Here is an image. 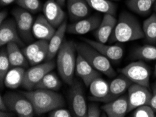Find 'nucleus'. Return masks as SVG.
<instances>
[{"mask_svg":"<svg viewBox=\"0 0 156 117\" xmlns=\"http://www.w3.org/2000/svg\"><path fill=\"white\" fill-rule=\"evenodd\" d=\"M144 37L142 27L137 19L126 11L120 13L116 25L111 35V42L124 43Z\"/></svg>","mask_w":156,"mask_h":117,"instance_id":"1","label":"nucleus"},{"mask_svg":"<svg viewBox=\"0 0 156 117\" xmlns=\"http://www.w3.org/2000/svg\"><path fill=\"white\" fill-rule=\"evenodd\" d=\"M23 95L30 100L35 114L38 115L50 112L65 104L63 97L55 90L36 89L23 93Z\"/></svg>","mask_w":156,"mask_h":117,"instance_id":"2","label":"nucleus"},{"mask_svg":"<svg viewBox=\"0 0 156 117\" xmlns=\"http://www.w3.org/2000/svg\"><path fill=\"white\" fill-rule=\"evenodd\" d=\"M76 44L72 41H64L58 53L57 67L58 72L64 82L72 85L74 82V75L76 64L75 51Z\"/></svg>","mask_w":156,"mask_h":117,"instance_id":"3","label":"nucleus"},{"mask_svg":"<svg viewBox=\"0 0 156 117\" xmlns=\"http://www.w3.org/2000/svg\"><path fill=\"white\" fill-rule=\"evenodd\" d=\"M78 54H80L93 67L94 69L108 76L114 77L116 72L108 59L104 55L87 44V43H79L76 44Z\"/></svg>","mask_w":156,"mask_h":117,"instance_id":"4","label":"nucleus"},{"mask_svg":"<svg viewBox=\"0 0 156 117\" xmlns=\"http://www.w3.org/2000/svg\"><path fill=\"white\" fill-rule=\"evenodd\" d=\"M119 71L132 83L149 87L151 70L143 61L132 62L123 68L120 69Z\"/></svg>","mask_w":156,"mask_h":117,"instance_id":"5","label":"nucleus"},{"mask_svg":"<svg viewBox=\"0 0 156 117\" xmlns=\"http://www.w3.org/2000/svg\"><path fill=\"white\" fill-rule=\"evenodd\" d=\"M4 99L9 110L17 114L20 117H33L35 112L34 107L25 95L23 96L16 93L8 92L4 95Z\"/></svg>","mask_w":156,"mask_h":117,"instance_id":"6","label":"nucleus"},{"mask_svg":"<svg viewBox=\"0 0 156 117\" xmlns=\"http://www.w3.org/2000/svg\"><path fill=\"white\" fill-rule=\"evenodd\" d=\"M55 62L53 60H48L43 64L33 65L31 68L25 70L24 80L22 86L25 89L31 90L34 88L42 78L55 68Z\"/></svg>","mask_w":156,"mask_h":117,"instance_id":"7","label":"nucleus"},{"mask_svg":"<svg viewBox=\"0 0 156 117\" xmlns=\"http://www.w3.org/2000/svg\"><path fill=\"white\" fill-rule=\"evenodd\" d=\"M152 93L148 90L147 87L132 83L127 89V98H128L129 109L128 112H131L138 107L150 104Z\"/></svg>","mask_w":156,"mask_h":117,"instance_id":"8","label":"nucleus"},{"mask_svg":"<svg viewBox=\"0 0 156 117\" xmlns=\"http://www.w3.org/2000/svg\"><path fill=\"white\" fill-rule=\"evenodd\" d=\"M71 86L69 98L72 111L76 116L86 117L87 107L81 84L76 80H74Z\"/></svg>","mask_w":156,"mask_h":117,"instance_id":"9","label":"nucleus"},{"mask_svg":"<svg viewBox=\"0 0 156 117\" xmlns=\"http://www.w3.org/2000/svg\"><path fill=\"white\" fill-rule=\"evenodd\" d=\"M11 42L16 43L19 46L24 45L19 35L16 20L9 19L0 25V46H3Z\"/></svg>","mask_w":156,"mask_h":117,"instance_id":"10","label":"nucleus"},{"mask_svg":"<svg viewBox=\"0 0 156 117\" xmlns=\"http://www.w3.org/2000/svg\"><path fill=\"white\" fill-rule=\"evenodd\" d=\"M101 20V16L99 15L83 18L68 25L67 32L73 35H86L98 29Z\"/></svg>","mask_w":156,"mask_h":117,"instance_id":"11","label":"nucleus"},{"mask_svg":"<svg viewBox=\"0 0 156 117\" xmlns=\"http://www.w3.org/2000/svg\"><path fill=\"white\" fill-rule=\"evenodd\" d=\"M75 72L87 87H88L95 79L101 76V72L94 69L80 54H78L76 58Z\"/></svg>","mask_w":156,"mask_h":117,"instance_id":"12","label":"nucleus"},{"mask_svg":"<svg viewBox=\"0 0 156 117\" xmlns=\"http://www.w3.org/2000/svg\"><path fill=\"white\" fill-rule=\"evenodd\" d=\"M44 16L54 27L58 28L62 25L65 19V11L55 0H48L43 7Z\"/></svg>","mask_w":156,"mask_h":117,"instance_id":"13","label":"nucleus"},{"mask_svg":"<svg viewBox=\"0 0 156 117\" xmlns=\"http://www.w3.org/2000/svg\"><path fill=\"white\" fill-rule=\"evenodd\" d=\"M132 83H133L128 78L121 74V75L117 76L111 82L108 95L101 100L100 102H109L120 97L128 89Z\"/></svg>","mask_w":156,"mask_h":117,"instance_id":"14","label":"nucleus"},{"mask_svg":"<svg viewBox=\"0 0 156 117\" xmlns=\"http://www.w3.org/2000/svg\"><path fill=\"white\" fill-rule=\"evenodd\" d=\"M84 41L112 61H119L123 56V49L118 45H106L105 43L88 39H85Z\"/></svg>","mask_w":156,"mask_h":117,"instance_id":"15","label":"nucleus"},{"mask_svg":"<svg viewBox=\"0 0 156 117\" xmlns=\"http://www.w3.org/2000/svg\"><path fill=\"white\" fill-rule=\"evenodd\" d=\"M56 32L55 28L44 15H39L32 26L33 35L38 39L49 41Z\"/></svg>","mask_w":156,"mask_h":117,"instance_id":"16","label":"nucleus"},{"mask_svg":"<svg viewBox=\"0 0 156 117\" xmlns=\"http://www.w3.org/2000/svg\"><path fill=\"white\" fill-rule=\"evenodd\" d=\"M117 21L114 16L108 13L105 14L98 29L94 30V36L97 40L106 44L111 37V35L116 25Z\"/></svg>","mask_w":156,"mask_h":117,"instance_id":"17","label":"nucleus"},{"mask_svg":"<svg viewBox=\"0 0 156 117\" xmlns=\"http://www.w3.org/2000/svg\"><path fill=\"white\" fill-rule=\"evenodd\" d=\"M128 109L127 95H121L114 100L106 102L102 107L108 117H124L128 112Z\"/></svg>","mask_w":156,"mask_h":117,"instance_id":"18","label":"nucleus"},{"mask_svg":"<svg viewBox=\"0 0 156 117\" xmlns=\"http://www.w3.org/2000/svg\"><path fill=\"white\" fill-rule=\"evenodd\" d=\"M67 6L69 18L74 21L86 18L90 12V6L86 0H67Z\"/></svg>","mask_w":156,"mask_h":117,"instance_id":"19","label":"nucleus"},{"mask_svg":"<svg viewBox=\"0 0 156 117\" xmlns=\"http://www.w3.org/2000/svg\"><path fill=\"white\" fill-rule=\"evenodd\" d=\"M67 24L66 21H64L63 23L57 29L56 32L48 42V53L47 56L46 60H52L55 56L58 54L59 50L64 42L65 33L67 32Z\"/></svg>","mask_w":156,"mask_h":117,"instance_id":"20","label":"nucleus"},{"mask_svg":"<svg viewBox=\"0 0 156 117\" xmlns=\"http://www.w3.org/2000/svg\"><path fill=\"white\" fill-rule=\"evenodd\" d=\"M6 50L11 66L21 68L27 66L28 60L23 53V51H20L18 44L13 42L9 43L6 45Z\"/></svg>","mask_w":156,"mask_h":117,"instance_id":"21","label":"nucleus"},{"mask_svg":"<svg viewBox=\"0 0 156 117\" xmlns=\"http://www.w3.org/2000/svg\"><path fill=\"white\" fill-rule=\"evenodd\" d=\"M25 70L21 67H13L9 70L4 79V85L11 89H16L22 86Z\"/></svg>","mask_w":156,"mask_h":117,"instance_id":"22","label":"nucleus"},{"mask_svg":"<svg viewBox=\"0 0 156 117\" xmlns=\"http://www.w3.org/2000/svg\"><path fill=\"white\" fill-rule=\"evenodd\" d=\"M90 92L93 95L91 100L100 102L106 96L109 91V84L102 78H97L89 86Z\"/></svg>","mask_w":156,"mask_h":117,"instance_id":"23","label":"nucleus"},{"mask_svg":"<svg viewBox=\"0 0 156 117\" xmlns=\"http://www.w3.org/2000/svg\"><path fill=\"white\" fill-rule=\"evenodd\" d=\"M156 0H127V6L134 13L146 16L150 13Z\"/></svg>","mask_w":156,"mask_h":117,"instance_id":"24","label":"nucleus"},{"mask_svg":"<svg viewBox=\"0 0 156 117\" xmlns=\"http://www.w3.org/2000/svg\"><path fill=\"white\" fill-rule=\"evenodd\" d=\"M91 9L103 13H108L115 16L117 12V6L111 0H86Z\"/></svg>","mask_w":156,"mask_h":117,"instance_id":"25","label":"nucleus"},{"mask_svg":"<svg viewBox=\"0 0 156 117\" xmlns=\"http://www.w3.org/2000/svg\"><path fill=\"white\" fill-rule=\"evenodd\" d=\"M62 83L55 73L48 72L46 74L41 81L35 86V89H46L58 90L61 87Z\"/></svg>","mask_w":156,"mask_h":117,"instance_id":"26","label":"nucleus"},{"mask_svg":"<svg viewBox=\"0 0 156 117\" xmlns=\"http://www.w3.org/2000/svg\"><path fill=\"white\" fill-rule=\"evenodd\" d=\"M142 29L146 39L151 44H156V13H153L144 21Z\"/></svg>","mask_w":156,"mask_h":117,"instance_id":"27","label":"nucleus"},{"mask_svg":"<svg viewBox=\"0 0 156 117\" xmlns=\"http://www.w3.org/2000/svg\"><path fill=\"white\" fill-rule=\"evenodd\" d=\"M134 57L144 60H155L156 47L152 45H144L138 47L134 52Z\"/></svg>","mask_w":156,"mask_h":117,"instance_id":"28","label":"nucleus"},{"mask_svg":"<svg viewBox=\"0 0 156 117\" xmlns=\"http://www.w3.org/2000/svg\"><path fill=\"white\" fill-rule=\"evenodd\" d=\"M48 44V42L46 40L39 39L38 41L35 42L34 43H32V44H30L29 46L25 47L23 50V51L25 57L28 60V62L30 63L32 60V58L36 56L37 53H39L40 50Z\"/></svg>","mask_w":156,"mask_h":117,"instance_id":"29","label":"nucleus"},{"mask_svg":"<svg viewBox=\"0 0 156 117\" xmlns=\"http://www.w3.org/2000/svg\"><path fill=\"white\" fill-rule=\"evenodd\" d=\"M11 63L7 53L6 48L2 49L0 52V82H1V86H3L4 83V79L6 74L10 70Z\"/></svg>","mask_w":156,"mask_h":117,"instance_id":"30","label":"nucleus"},{"mask_svg":"<svg viewBox=\"0 0 156 117\" xmlns=\"http://www.w3.org/2000/svg\"><path fill=\"white\" fill-rule=\"evenodd\" d=\"M19 35L22 39L26 42H29L32 40V26L33 25L29 23L25 22L20 19H15Z\"/></svg>","mask_w":156,"mask_h":117,"instance_id":"31","label":"nucleus"},{"mask_svg":"<svg viewBox=\"0 0 156 117\" xmlns=\"http://www.w3.org/2000/svg\"><path fill=\"white\" fill-rule=\"evenodd\" d=\"M17 4L21 8L25 9L32 13H37L41 6L39 0H17Z\"/></svg>","mask_w":156,"mask_h":117,"instance_id":"32","label":"nucleus"},{"mask_svg":"<svg viewBox=\"0 0 156 117\" xmlns=\"http://www.w3.org/2000/svg\"><path fill=\"white\" fill-rule=\"evenodd\" d=\"M12 14L15 19H20L25 22L29 23L33 25L34 24V18L29 11L26 10L23 8L14 9L12 11Z\"/></svg>","mask_w":156,"mask_h":117,"instance_id":"33","label":"nucleus"},{"mask_svg":"<svg viewBox=\"0 0 156 117\" xmlns=\"http://www.w3.org/2000/svg\"><path fill=\"white\" fill-rule=\"evenodd\" d=\"M132 116L133 117H154L155 111L148 104H144L134 109Z\"/></svg>","mask_w":156,"mask_h":117,"instance_id":"34","label":"nucleus"},{"mask_svg":"<svg viewBox=\"0 0 156 117\" xmlns=\"http://www.w3.org/2000/svg\"><path fill=\"white\" fill-rule=\"evenodd\" d=\"M49 117H71V114L69 110L67 109H63L62 107H59L55 109H53V111L50 112L48 114Z\"/></svg>","mask_w":156,"mask_h":117,"instance_id":"35","label":"nucleus"},{"mask_svg":"<svg viewBox=\"0 0 156 117\" xmlns=\"http://www.w3.org/2000/svg\"><path fill=\"white\" fill-rule=\"evenodd\" d=\"M87 117H100L101 116V110L95 104H90L87 109Z\"/></svg>","mask_w":156,"mask_h":117,"instance_id":"36","label":"nucleus"},{"mask_svg":"<svg viewBox=\"0 0 156 117\" xmlns=\"http://www.w3.org/2000/svg\"><path fill=\"white\" fill-rule=\"evenodd\" d=\"M149 105L152 107L153 110L156 112V82L152 86V96Z\"/></svg>","mask_w":156,"mask_h":117,"instance_id":"37","label":"nucleus"},{"mask_svg":"<svg viewBox=\"0 0 156 117\" xmlns=\"http://www.w3.org/2000/svg\"><path fill=\"white\" fill-rule=\"evenodd\" d=\"M0 110L2 111H8V107H7L5 100H4V97L2 96L0 97Z\"/></svg>","mask_w":156,"mask_h":117,"instance_id":"38","label":"nucleus"},{"mask_svg":"<svg viewBox=\"0 0 156 117\" xmlns=\"http://www.w3.org/2000/svg\"><path fill=\"white\" fill-rule=\"evenodd\" d=\"M16 1H17V0H0V4H1L2 6H5L12 4L13 2Z\"/></svg>","mask_w":156,"mask_h":117,"instance_id":"39","label":"nucleus"},{"mask_svg":"<svg viewBox=\"0 0 156 117\" xmlns=\"http://www.w3.org/2000/svg\"><path fill=\"white\" fill-rule=\"evenodd\" d=\"M13 116V113L8 112V111L0 110V116L1 117H11Z\"/></svg>","mask_w":156,"mask_h":117,"instance_id":"40","label":"nucleus"},{"mask_svg":"<svg viewBox=\"0 0 156 117\" xmlns=\"http://www.w3.org/2000/svg\"><path fill=\"white\" fill-rule=\"evenodd\" d=\"M7 16V12L6 11H2L0 13V25L5 20Z\"/></svg>","mask_w":156,"mask_h":117,"instance_id":"41","label":"nucleus"},{"mask_svg":"<svg viewBox=\"0 0 156 117\" xmlns=\"http://www.w3.org/2000/svg\"><path fill=\"white\" fill-rule=\"evenodd\" d=\"M56 1H57V2H58L59 4H60L61 6H63L64 5H65V3L66 0H56Z\"/></svg>","mask_w":156,"mask_h":117,"instance_id":"42","label":"nucleus"},{"mask_svg":"<svg viewBox=\"0 0 156 117\" xmlns=\"http://www.w3.org/2000/svg\"><path fill=\"white\" fill-rule=\"evenodd\" d=\"M153 9H154V10L156 11V2H155V3L154 4V6H153Z\"/></svg>","mask_w":156,"mask_h":117,"instance_id":"43","label":"nucleus"},{"mask_svg":"<svg viewBox=\"0 0 156 117\" xmlns=\"http://www.w3.org/2000/svg\"><path fill=\"white\" fill-rule=\"evenodd\" d=\"M154 76H156V64H155V70H154Z\"/></svg>","mask_w":156,"mask_h":117,"instance_id":"44","label":"nucleus"},{"mask_svg":"<svg viewBox=\"0 0 156 117\" xmlns=\"http://www.w3.org/2000/svg\"><path fill=\"white\" fill-rule=\"evenodd\" d=\"M111 1H120V0H111Z\"/></svg>","mask_w":156,"mask_h":117,"instance_id":"45","label":"nucleus"}]
</instances>
